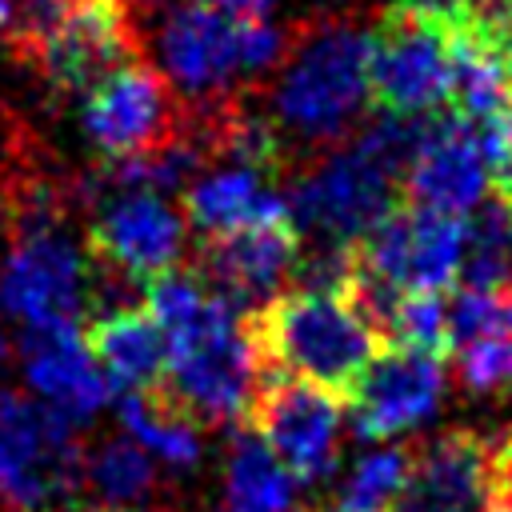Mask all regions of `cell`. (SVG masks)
I'll list each match as a JSON object with an SVG mask.
<instances>
[{"instance_id":"obj_1","label":"cell","mask_w":512,"mask_h":512,"mask_svg":"<svg viewBox=\"0 0 512 512\" xmlns=\"http://www.w3.org/2000/svg\"><path fill=\"white\" fill-rule=\"evenodd\" d=\"M372 28L352 12H320L292 24L288 56L272 72V128L288 164L344 148L372 116Z\"/></svg>"},{"instance_id":"obj_2","label":"cell","mask_w":512,"mask_h":512,"mask_svg":"<svg viewBox=\"0 0 512 512\" xmlns=\"http://www.w3.org/2000/svg\"><path fill=\"white\" fill-rule=\"evenodd\" d=\"M264 376H296L340 400L352 396L368 364L380 356L376 332L348 308L340 292L284 288L248 316Z\"/></svg>"},{"instance_id":"obj_3","label":"cell","mask_w":512,"mask_h":512,"mask_svg":"<svg viewBox=\"0 0 512 512\" xmlns=\"http://www.w3.org/2000/svg\"><path fill=\"white\" fill-rule=\"evenodd\" d=\"M260 384L264 364L252 344L248 316L208 288L200 316L168 340V368L156 396H164L196 428L248 424Z\"/></svg>"},{"instance_id":"obj_4","label":"cell","mask_w":512,"mask_h":512,"mask_svg":"<svg viewBox=\"0 0 512 512\" xmlns=\"http://www.w3.org/2000/svg\"><path fill=\"white\" fill-rule=\"evenodd\" d=\"M80 432L28 392L0 388V508L80 512L84 508Z\"/></svg>"},{"instance_id":"obj_5","label":"cell","mask_w":512,"mask_h":512,"mask_svg":"<svg viewBox=\"0 0 512 512\" xmlns=\"http://www.w3.org/2000/svg\"><path fill=\"white\" fill-rule=\"evenodd\" d=\"M400 180L364 156L352 140L288 172L284 208L300 240L356 248L392 208Z\"/></svg>"},{"instance_id":"obj_6","label":"cell","mask_w":512,"mask_h":512,"mask_svg":"<svg viewBox=\"0 0 512 512\" xmlns=\"http://www.w3.org/2000/svg\"><path fill=\"white\" fill-rule=\"evenodd\" d=\"M188 248V220L180 204L156 192H120L96 204L84 228L88 260L124 284L144 292L148 280L180 268Z\"/></svg>"},{"instance_id":"obj_7","label":"cell","mask_w":512,"mask_h":512,"mask_svg":"<svg viewBox=\"0 0 512 512\" xmlns=\"http://www.w3.org/2000/svg\"><path fill=\"white\" fill-rule=\"evenodd\" d=\"M340 424H344L340 396L276 372L264 376L248 412V428L264 440V448L284 464V472L296 484H324L336 472Z\"/></svg>"},{"instance_id":"obj_8","label":"cell","mask_w":512,"mask_h":512,"mask_svg":"<svg viewBox=\"0 0 512 512\" xmlns=\"http://www.w3.org/2000/svg\"><path fill=\"white\" fill-rule=\"evenodd\" d=\"M148 60L132 0H80L60 36L32 64L56 100H84L120 68Z\"/></svg>"},{"instance_id":"obj_9","label":"cell","mask_w":512,"mask_h":512,"mask_svg":"<svg viewBox=\"0 0 512 512\" xmlns=\"http://www.w3.org/2000/svg\"><path fill=\"white\" fill-rule=\"evenodd\" d=\"M452 56L448 36L400 8H384L372 28L368 52V92L376 112L428 116L448 104Z\"/></svg>"},{"instance_id":"obj_10","label":"cell","mask_w":512,"mask_h":512,"mask_svg":"<svg viewBox=\"0 0 512 512\" xmlns=\"http://www.w3.org/2000/svg\"><path fill=\"white\" fill-rule=\"evenodd\" d=\"M84 132L104 160H132L164 148L184 120V100L160 68L136 60L84 96Z\"/></svg>"},{"instance_id":"obj_11","label":"cell","mask_w":512,"mask_h":512,"mask_svg":"<svg viewBox=\"0 0 512 512\" xmlns=\"http://www.w3.org/2000/svg\"><path fill=\"white\" fill-rule=\"evenodd\" d=\"M248 20H232L204 4L180 0L160 24V64L180 100H220L252 92L244 60Z\"/></svg>"},{"instance_id":"obj_12","label":"cell","mask_w":512,"mask_h":512,"mask_svg":"<svg viewBox=\"0 0 512 512\" xmlns=\"http://www.w3.org/2000/svg\"><path fill=\"white\" fill-rule=\"evenodd\" d=\"M360 268L400 292H448L464 264V220L396 204L360 244Z\"/></svg>"},{"instance_id":"obj_13","label":"cell","mask_w":512,"mask_h":512,"mask_svg":"<svg viewBox=\"0 0 512 512\" xmlns=\"http://www.w3.org/2000/svg\"><path fill=\"white\" fill-rule=\"evenodd\" d=\"M300 232L292 220H268V224H244L224 236L196 240V264L192 272L228 304H236L244 316L264 308L292 284L296 260H300Z\"/></svg>"},{"instance_id":"obj_14","label":"cell","mask_w":512,"mask_h":512,"mask_svg":"<svg viewBox=\"0 0 512 512\" xmlns=\"http://www.w3.org/2000/svg\"><path fill=\"white\" fill-rule=\"evenodd\" d=\"M348 420L356 440H392L428 424L444 404V364L412 348H380L352 388Z\"/></svg>"},{"instance_id":"obj_15","label":"cell","mask_w":512,"mask_h":512,"mask_svg":"<svg viewBox=\"0 0 512 512\" xmlns=\"http://www.w3.org/2000/svg\"><path fill=\"white\" fill-rule=\"evenodd\" d=\"M492 500L488 436L448 428L408 448V472L388 512H488Z\"/></svg>"},{"instance_id":"obj_16","label":"cell","mask_w":512,"mask_h":512,"mask_svg":"<svg viewBox=\"0 0 512 512\" xmlns=\"http://www.w3.org/2000/svg\"><path fill=\"white\" fill-rule=\"evenodd\" d=\"M484 188H488V168H484L480 132L452 108L432 112L424 140L400 180L408 204L460 220L464 212H476L484 204Z\"/></svg>"},{"instance_id":"obj_17","label":"cell","mask_w":512,"mask_h":512,"mask_svg":"<svg viewBox=\"0 0 512 512\" xmlns=\"http://www.w3.org/2000/svg\"><path fill=\"white\" fill-rule=\"evenodd\" d=\"M16 356L24 380L32 384V396L48 404L56 416H64L72 428L88 424L108 404V380L92 364L80 324H32L20 332Z\"/></svg>"},{"instance_id":"obj_18","label":"cell","mask_w":512,"mask_h":512,"mask_svg":"<svg viewBox=\"0 0 512 512\" xmlns=\"http://www.w3.org/2000/svg\"><path fill=\"white\" fill-rule=\"evenodd\" d=\"M88 356L116 392H156L168 368V344L144 304L100 312L84 332Z\"/></svg>"},{"instance_id":"obj_19","label":"cell","mask_w":512,"mask_h":512,"mask_svg":"<svg viewBox=\"0 0 512 512\" xmlns=\"http://www.w3.org/2000/svg\"><path fill=\"white\" fill-rule=\"evenodd\" d=\"M180 212L188 228L204 236H224L244 224H268V220H288L284 192L248 168H216L192 180L180 196Z\"/></svg>"},{"instance_id":"obj_20","label":"cell","mask_w":512,"mask_h":512,"mask_svg":"<svg viewBox=\"0 0 512 512\" xmlns=\"http://www.w3.org/2000/svg\"><path fill=\"white\" fill-rule=\"evenodd\" d=\"M452 56V84H448V108L476 120H496L504 108H512V64L472 28L464 36H448Z\"/></svg>"},{"instance_id":"obj_21","label":"cell","mask_w":512,"mask_h":512,"mask_svg":"<svg viewBox=\"0 0 512 512\" xmlns=\"http://www.w3.org/2000/svg\"><path fill=\"white\" fill-rule=\"evenodd\" d=\"M224 512H300L296 480L244 424L224 460Z\"/></svg>"},{"instance_id":"obj_22","label":"cell","mask_w":512,"mask_h":512,"mask_svg":"<svg viewBox=\"0 0 512 512\" xmlns=\"http://www.w3.org/2000/svg\"><path fill=\"white\" fill-rule=\"evenodd\" d=\"M116 416L152 460H164L172 468H192L200 460V428L176 412L164 396L156 392H120L116 396Z\"/></svg>"},{"instance_id":"obj_23","label":"cell","mask_w":512,"mask_h":512,"mask_svg":"<svg viewBox=\"0 0 512 512\" xmlns=\"http://www.w3.org/2000/svg\"><path fill=\"white\" fill-rule=\"evenodd\" d=\"M84 492H92L104 508L152 504L160 492L156 460L128 436L100 440L92 452H84Z\"/></svg>"},{"instance_id":"obj_24","label":"cell","mask_w":512,"mask_h":512,"mask_svg":"<svg viewBox=\"0 0 512 512\" xmlns=\"http://www.w3.org/2000/svg\"><path fill=\"white\" fill-rule=\"evenodd\" d=\"M464 288L504 292L512 284V200H484L464 224Z\"/></svg>"},{"instance_id":"obj_25","label":"cell","mask_w":512,"mask_h":512,"mask_svg":"<svg viewBox=\"0 0 512 512\" xmlns=\"http://www.w3.org/2000/svg\"><path fill=\"white\" fill-rule=\"evenodd\" d=\"M80 0H8V20L0 28L4 48L20 64H36L40 52L60 36L68 16L76 12Z\"/></svg>"},{"instance_id":"obj_26","label":"cell","mask_w":512,"mask_h":512,"mask_svg":"<svg viewBox=\"0 0 512 512\" xmlns=\"http://www.w3.org/2000/svg\"><path fill=\"white\" fill-rule=\"evenodd\" d=\"M388 348H412L440 360L448 352V300L440 292H408L396 312Z\"/></svg>"},{"instance_id":"obj_27","label":"cell","mask_w":512,"mask_h":512,"mask_svg":"<svg viewBox=\"0 0 512 512\" xmlns=\"http://www.w3.org/2000/svg\"><path fill=\"white\" fill-rule=\"evenodd\" d=\"M456 380L472 396L512 392V328L456 348Z\"/></svg>"},{"instance_id":"obj_28","label":"cell","mask_w":512,"mask_h":512,"mask_svg":"<svg viewBox=\"0 0 512 512\" xmlns=\"http://www.w3.org/2000/svg\"><path fill=\"white\" fill-rule=\"evenodd\" d=\"M500 328H512V312H508L500 292L464 288L448 304V348L452 352L472 344V340H484V336H492Z\"/></svg>"},{"instance_id":"obj_29","label":"cell","mask_w":512,"mask_h":512,"mask_svg":"<svg viewBox=\"0 0 512 512\" xmlns=\"http://www.w3.org/2000/svg\"><path fill=\"white\" fill-rule=\"evenodd\" d=\"M480 148H484L488 184H496V196L512 200V108H504L496 120L484 124Z\"/></svg>"},{"instance_id":"obj_30","label":"cell","mask_w":512,"mask_h":512,"mask_svg":"<svg viewBox=\"0 0 512 512\" xmlns=\"http://www.w3.org/2000/svg\"><path fill=\"white\" fill-rule=\"evenodd\" d=\"M392 8L440 28L444 36H464L476 28V12L472 0H392Z\"/></svg>"},{"instance_id":"obj_31","label":"cell","mask_w":512,"mask_h":512,"mask_svg":"<svg viewBox=\"0 0 512 512\" xmlns=\"http://www.w3.org/2000/svg\"><path fill=\"white\" fill-rule=\"evenodd\" d=\"M492 444V488H496V500H504L512 508V428L500 432V436H488Z\"/></svg>"},{"instance_id":"obj_32","label":"cell","mask_w":512,"mask_h":512,"mask_svg":"<svg viewBox=\"0 0 512 512\" xmlns=\"http://www.w3.org/2000/svg\"><path fill=\"white\" fill-rule=\"evenodd\" d=\"M192 4H204V8L224 12L232 20H264L276 8V0H192Z\"/></svg>"},{"instance_id":"obj_33","label":"cell","mask_w":512,"mask_h":512,"mask_svg":"<svg viewBox=\"0 0 512 512\" xmlns=\"http://www.w3.org/2000/svg\"><path fill=\"white\" fill-rule=\"evenodd\" d=\"M80 512H180L172 504H140V508H104V504H84Z\"/></svg>"},{"instance_id":"obj_34","label":"cell","mask_w":512,"mask_h":512,"mask_svg":"<svg viewBox=\"0 0 512 512\" xmlns=\"http://www.w3.org/2000/svg\"><path fill=\"white\" fill-rule=\"evenodd\" d=\"M12 356H16V340H12V336L0 328V376L12 368Z\"/></svg>"},{"instance_id":"obj_35","label":"cell","mask_w":512,"mask_h":512,"mask_svg":"<svg viewBox=\"0 0 512 512\" xmlns=\"http://www.w3.org/2000/svg\"><path fill=\"white\" fill-rule=\"evenodd\" d=\"M8 224V204H4V192H0V228Z\"/></svg>"},{"instance_id":"obj_36","label":"cell","mask_w":512,"mask_h":512,"mask_svg":"<svg viewBox=\"0 0 512 512\" xmlns=\"http://www.w3.org/2000/svg\"><path fill=\"white\" fill-rule=\"evenodd\" d=\"M488 512H512V508H508L504 500H492V508H488Z\"/></svg>"},{"instance_id":"obj_37","label":"cell","mask_w":512,"mask_h":512,"mask_svg":"<svg viewBox=\"0 0 512 512\" xmlns=\"http://www.w3.org/2000/svg\"><path fill=\"white\" fill-rule=\"evenodd\" d=\"M504 304H508V312H512V284L504 288Z\"/></svg>"}]
</instances>
